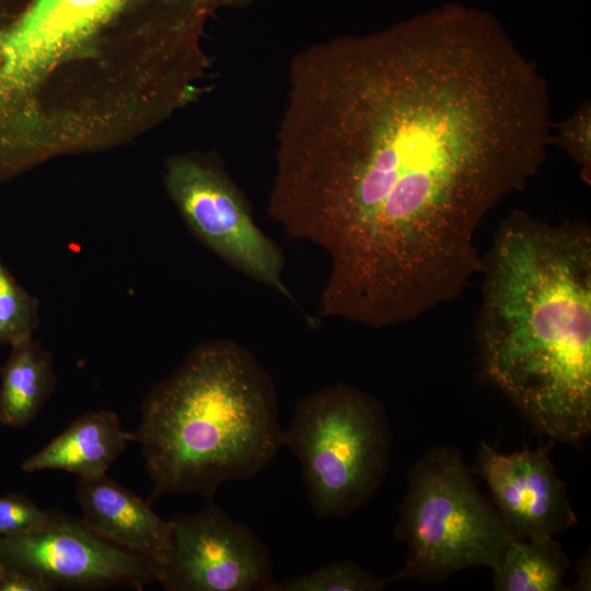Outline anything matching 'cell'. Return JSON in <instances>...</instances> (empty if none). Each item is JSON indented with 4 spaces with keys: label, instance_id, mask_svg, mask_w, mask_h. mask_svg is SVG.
Here are the masks:
<instances>
[{
    "label": "cell",
    "instance_id": "cell-3",
    "mask_svg": "<svg viewBox=\"0 0 591 591\" xmlns=\"http://www.w3.org/2000/svg\"><path fill=\"white\" fill-rule=\"evenodd\" d=\"M282 431L275 384L247 348L231 339L194 347L141 404L132 434L152 483L148 501L171 494L212 500L221 484L268 466Z\"/></svg>",
    "mask_w": 591,
    "mask_h": 591
},
{
    "label": "cell",
    "instance_id": "cell-7",
    "mask_svg": "<svg viewBox=\"0 0 591 591\" xmlns=\"http://www.w3.org/2000/svg\"><path fill=\"white\" fill-rule=\"evenodd\" d=\"M127 0H0V111L33 105L47 70Z\"/></svg>",
    "mask_w": 591,
    "mask_h": 591
},
{
    "label": "cell",
    "instance_id": "cell-15",
    "mask_svg": "<svg viewBox=\"0 0 591 591\" xmlns=\"http://www.w3.org/2000/svg\"><path fill=\"white\" fill-rule=\"evenodd\" d=\"M391 583L351 560H336L312 572L273 581L268 591H380Z\"/></svg>",
    "mask_w": 591,
    "mask_h": 591
},
{
    "label": "cell",
    "instance_id": "cell-11",
    "mask_svg": "<svg viewBox=\"0 0 591 591\" xmlns=\"http://www.w3.org/2000/svg\"><path fill=\"white\" fill-rule=\"evenodd\" d=\"M76 496L82 522L97 535L142 555L161 568L173 547L170 520L157 514L148 500L106 474L79 478Z\"/></svg>",
    "mask_w": 591,
    "mask_h": 591
},
{
    "label": "cell",
    "instance_id": "cell-6",
    "mask_svg": "<svg viewBox=\"0 0 591 591\" xmlns=\"http://www.w3.org/2000/svg\"><path fill=\"white\" fill-rule=\"evenodd\" d=\"M164 182L183 219L202 244L235 270L294 302L282 282L281 250L254 222L225 173L190 157H175L166 164Z\"/></svg>",
    "mask_w": 591,
    "mask_h": 591
},
{
    "label": "cell",
    "instance_id": "cell-16",
    "mask_svg": "<svg viewBox=\"0 0 591 591\" xmlns=\"http://www.w3.org/2000/svg\"><path fill=\"white\" fill-rule=\"evenodd\" d=\"M38 305L0 258V344L14 346L33 337L39 322Z\"/></svg>",
    "mask_w": 591,
    "mask_h": 591
},
{
    "label": "cell",
    "instance_id": "cell-18",
    "mask_svg": "<svg viewBox=\"0 0 591 591\" xmlns=\"http://www.w3.org/2000/svg\"><path fill=\"white\" fill-rule=\"evenodd\" d=\"M58 512L40 509L24 495L0 497V537L22 534L51 525Z\"/></svg>",
    "mask_w": 591,
    "mask_h": 591
},
{
    "label": "cell",
    "instance_id": "cell-1",
    "mask_svg": "<svg viewBox=\"0 0 591 591\" xmlns=\"http://www.w3.org/2000/svg\"><path fill=\"white\" fill-rule=\"evenodd\" d=\"M537 66L447 14L320 43L291 65L269 216L321 248L320 315L383 328L457 299L477 233L552 144Z\"/></svg>",
    "mask_w": 591,
    "mask_h": 591
},
{
    "label": "cell",
    "instance_id": "cell-4",
    "mask_svg": "<svg viewBox=\"0 0 591 591\" xmlns=\"http://www.w3.org/2000/svg\"><path fill=\"white\" fill-rule=\"evenodd\" d=\"M391 440L382 403L344 383L302 397L282 431L321 519L349 515L373 497L387 473Z\"/></svg>",
    "mask_w": 591,
    "mask_h": 591
},
{
    "label": "cell",
    "instance_id": "cell-14",
    "mask_svg": "<svg viewBox=\"0 0 591 591\" xmlns=\"http://www.w3.org/2000/svg\"><path fill=\"white\" fill-rule=\"evenodd\" d=\"M569 561L553 537H514L494 571L497 591H563Z\"/></svg>",
    "mask_w": 591,
    "mask_h": 591
},
{
    "label": "cell",
    "instance_id": "cell-9",
    "mask_svg": "<svg viewBox=\"0 0 591 591\" xmlns=\"http://www.w3.org/2000/svg\"><path fill=\"white\" fill-rule=\"evenodd\" d=\"M0 560L55 589L131 587L158 582L160 566L103 538L81 519L63 514L49 526L0 537Z\"/></svg>",
    "mask_w": 591,
    "mask_h": 591
},
{
    "label": "cell",
    "instance_id": "cell-5",
    "mask_svg": "<svg viewBox=\"0 0 591 591\" xmlns=\"http://www.w3.org/2000/svg\"><path fill=\"white\" fill-rule=\"evenodd\" d=\"M395 536L408 554L391 582L440 581L477 566L493 570L514 538L479 493L462 453L450 447L431 448L410 467Z\"/></svg>",
    "mask_w": 591,
    "mask_h": 591
},
{
    "label": "cell",
    "instance_id": "cell-17",
    "mask_svg": "<svg viewBox=\"0 0 591 591\" xmlns=\"http://www.w3.org/2000/svg\"><path fill=\"white\" fill-rule=\"evenodd\" d=\"M551 142L560 147L580 167L584 184H591V103L582 102L552 134Z\"/></svg>",
    "mask_w": 591,
    "mask_h": 591
},
{
    "label": "cell",
    "instance_id": "cell-19",
    "mask_svg": "<svg viewBox=\"0 0 591 591\" xmlns=\"http://www.w3.org/2000/svg\"><path fill=\"white\" fill-rule=\"evenodd\" d=\"M55 588L40 577L0 560V591H51Z\"/></svg>",
    "mask_w": 591,
    "mask_h": 591
},
{
    "label": "cell",
    "instance_id": "cell-13",
    "mask_svg": "<svg viewBox=\"0 0 591 591\" xmlns=\"http://www.w3.org/2000/svg\"><path fill=\"white\" fill-rule=\"evenodd\" d=\"M0 422L12 428L30 424L56 386L50 352L33 337L11 346L0 368Z\"/></svg>",
    "mask_w": 591,
    "mask_h": 591
},
{
    "label": "cell",
    "instance_id": "cell-2",
    "mask_svg": "<svg viewBox=\"0 0 591 591\" xmlns=\"http://www.w3.org/2000/svg\"><path fill=\"white\" fill-rule=\"evenodd\" d=\"M483 372L553 441L591 432V230L513 210L482 258Z\"/></svg>",
    "mask_w": 591,
    "mask_h": 591
},
{
    "label": "cell",
    "instance_id": "cell-8",
    "mask_svg": "<svg viewBox=\"0 0 591 591\" xmlns=\"http://www.w3.org/2000/svg\"><path fill=\"white\" fill-rule=\"evenodd\" d=\"M173 547L159 583L167 591H268L273 560L260 538L219 506L170 519Z\"/></svg>",
    "mask_w": 591,
    "mask_h": 591
},
{
    "label": "cell",
    "instance_id": "cell-12",
    "mask_svg": "<svg viewBox=\"0 0 591 591\" xmlns=\"http://www.w3.org/2000/svg\"><path fill=\"white\" fill-rule=\"evenodd\" d=\"M134 434L121 428L118 416L111 410H93L77 417L47 445L26 457L21 470L34 473L61 470L79 478H95L106 474Z\"/></svg>",
    "mask_w": 591,
    "mask_h": 591
},
{
    "label": "cell",
    "instance_id": "cell-10",
    "mask_svg": "<svg viewBox=\"0 0 591 591\" xmlns=\"http://www.w3.org/2000/svg\"><path fill=\"white\" fill-rule=\"evenodd\" d=\"M477 464L495 509L514 537H553L577 523L548 448H524L506 454L482 440Z\"/></svg>",
    "mask_w": 591,
    "mask_h": 591
}]
</instances>
